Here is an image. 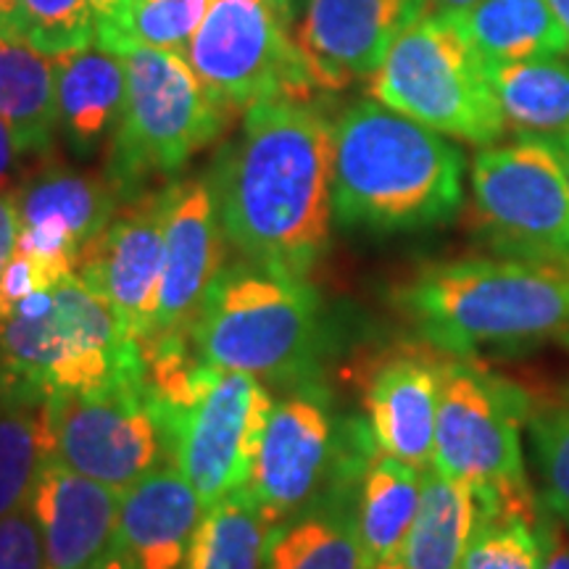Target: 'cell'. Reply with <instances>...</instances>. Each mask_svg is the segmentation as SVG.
I'll list each match as a JSON object with an SVG mask.
<instances>
[{
	"mask_svg": "<svg viewBox=\"0 0 569 569\" xmlns=\"http://www.w3.org/2000/svg\"><path fill=\"white\" fill-rule=\"evenodd\" d=\"M332 124L311 101L280 98L246 111L209 167L219 222L256 267L306 277L330 246Z\"/></svg>",
	"mask_w": 569,
	"mask_h": 569,
	"instance_id": "cell-1",
	"label": "cell"
},
{
	"mask_svg": "<svg viewBox=\"0 0 569 569\" xmlns=\"http://www.w3.org/2000/svg\"><path fill=\"white\" fill-rule=\"evenodd\" d=\"M465 201V153L380 101L332 124V213L340 227L409 232L443 224Z\"/></svg>",
	"mask_w": 569,
	"mask_h": 569,
	"instance_id": "cell-2",
	"label": "cell"
},
{
	"mask_svg": "<svg viewBox=\"0 0 569 569\" xmlns=\"http://www.w3.org/2000/svg\"><path fill=\"white\" fill-rule=\"evenodd\" d=\"M396 306L436 351L472 359L482 351L569 346V269L522 259H459L417 272Z\"/></svg>",
	"mask_w": 569,
	"mask_h": 569,
	"instance_id": "cell-3",
	"label": "cell"
},
{
	"mask_svg": "<svg viewBox=\"0 0 569 569\" xmlns=\"http://www.w3.org/2000/svg\"><path fill=\"white\" fill-rule=\"evenodd\" d=\"M146 377L169 461L206 507L248 488L274 403L264 382L234 369L203 365L180 348L156 353Z\"/></svg>",
	"mask_w": 569,
	"mask_h": 569,
	"instance_id": "cell-4",
	"label": "cell"
},
{
	"mask_svg": "<svg viewBox=\"0 0 569 569\" xmlns=\"http://www.w3.org/2000/svg\"><path fill=\"white\" fill-rule=\"evenodd\" d=\"M146 377L142 351L80 274L27 296L0 319V390L48 398Z\"/></svg>",
	"mask_w": 569,
	"mask_h": 569,
	"instance_id": "cell-5",
	"label": "cell"
},
{
	"mask_svg": "<svg viewBox=\"0 0 569 569\" xmlns=\"http://www.w3.org/2000/svg\"><path fill=\"white\" fill-rule=\"evenodd\" d=\"M188 340L203 365L309 382L325 340L322 298L303 277L240 261L211 282Z\"/></svg>",
	"mask_w": 569,
	"mask_h": 569,
	"instance_id": "cell-6",
	"label": "cell"
},
{
	"mask_svg": "<svg viewBox=\"0 0 569 569\" xmlns=\"http://www.w3.org/2000/svg\"><path fill=\"white\" fill-rule=\"evenodd\" d=\"M127 96L111 132L106 180L122 201L146 193L153 177L180 172L222 134L230 111L213 101L188 59L167 48L127 46Z\"/></svg>",
	"mask_w": 569,
	"mask_h": 569,
	"instance_id": "cell-7",
	"label": "cell"
},
{
	"mask_svg": "<svg viewBox=\"0 0 569 569\" xmlns=\"http://www.w3.org/2000/svg\"><path fill=\"white\" fill-rule=\"evenodd\" d=\"M375 101L446 138L493 146L507 130L488 61L451 13L427 11L407 27L372 77Z\"/></svg>",
	"mask_w": 569,
	"mask_h": 569,
	"instance_id": "cell-8",
	"label": "cell"
},
{
	"mask_svg": "<svg viewBox=\"0 0 569 569\" xmlns=\"http://www.w3.org/2000/svg\"><path fill=\"white\" fill-rule=\"evenodd\" d=\"M377 446L369 425L338 427L315 382L272 403L248 488L274 525L351 503Z\"/></svg>",
	"mask_w": 569,
	"mask_h": 569,
	"instance_id": "cell-9",
	"label": "cell"
},
{
	"mask_svg": "<svg viewBox=\"0 0 569 569\" xmlns=\"http://www.w3.org/2000/svg\"><path fill=\"white\" fill-rule=\"evenodd\" d=\"M528 396L472 359H443L432 467L480 496L482 515L538 511L525 478Z\"/></svg>",
	"mask_w": 569,
	"mask_h": 569,
	"instance_id": "cell-10",
	"label": "cell"
},
{
	"mask_svg": "<svg viewBox=\"0 0 569 569\" xmlns=\"http://www.w3.org/2000/svg\"><path fill=\"white\" fill-rule=\"evenodd\" d=\"M475 222L509 259L569 269V182L549 140L519 134L472 161Z\"/></svg>",
	"mask_w": 569,
	"mask_h": 569,
	"instance_id": "cell-11",
	"label": "cell"
},
{
	"mask_svg": "<svg viewBox=\"0 0 569 569\" xmlns=\"http://www.w3.org/2000/svg\"><path fill=\"white\" fill-rule=\"evenodd\" d=\"M290 24L269 0H211L182 56L227 111L280 98L311 101L317 82Z\"/></svg>",
	"mask_w": 569,
	"mask_h": 569,
	"instance_id": "cell-12",
	"label": "cell"
},
{
	"mask_svg": "<svg viewBox=\"0 0 569 569\" xmlns=\"http://www.w3.org/2000/svg\"><path fill=\"white\" fill-rule=\"evenodd\" d=\"M48 425L56 459L119 493L169 459L146 377L48 396Z\"/></svg>",
	"mask_w": 569,
	"mask_h": 569,
	"instance_id": "cell-13",
	"label": "cell"
},
{
	"mask_svg": "<svg viewBox=\"0 0 569 569\" xmlns=\"http://www.w3.org/2000/svg\"><path fill=\"white\" fill-rule=\"evenodd\" d=\"M167 248V188L140 193L92 240L77 274L111 306L138 346L151 338Z\"/></svg>",
	"mask_w": 569,
	"mask_h": 569,
	"instance_id": "cell-14",
	"label": "cell"
},
{
	"mask_svg": "<svg viewBox=\"0 0 569 569\" xmlns=\"http://www.w3.org/2000/svg\"><path fill=\"white\" fill-rule=\"evenodd\" d=\"M13 193L21 219L17 251L40 259L59 277L77 274L82 253L124 203L106 174H84L56 161L32 172Z\"/></svg>",
	"mask_w": 569,
	"mask_h": 569,
	"instance_id": "cell-15",
	"label": "cell"
},
{
	"mask_svg": "<svg viewBox=\"0 0 569 569\" xmlns=\"http://www.w3.org/2000/svg\"><path fill=\"white\" fill-rule=\"evenodd\" d=\"M296 40L317 90H343L382 67L390 46L430 0H301Z\"/></svg>",
	"mask_w": 569,
	"mask_h": 569,
	"instance_id": "cell-16",
	"label": "cell"
},
{
	"mask_svg": "<svg viewBox=\"0 0 569 569\" xmlns=\"http://www.w3.org/2000/svg\"><path fill=\"white\" fill-rule=\"evenodd\" d=\"M224 230L209 177L167 184V248L151 338L188 336L211 282L222 272Z\"/></svg>",
	"mask_w": 569,
	"mask_h": 569,
	"instance_id": "cell-17",
	"label": "cell"
},
{
	"mask_svg": "<svg viewBox=\"0 0 569 569\" xmlns=\"http://www.w3.org/2000/svg\"><path fill=\"white\" fill-rule=\"evenodd\" d=\"M443 359L427 351H396L369 375L365 407L377 451L403 465L432 467Z\"/></svg>",
	"mask_w": 569,
	"mask_h": 569,
	"instance_id": "cell-18",
	"label": "cell"
},
{
	"mask_svg": "<svg viewBox=\"0 0 569 569\" xmlns=\"http://www.w3.org/2000/svg\"><path fill=\"white\" fill-rule=\"evenodd\" d=\"M122 493L51 457L34 480L30 509L46 546V569H80L113 546Z\"/></svg>",
	"mask_w": 569,
	"mask_h": 569,
	"instance_id": "cell-19",
	"label": "cell"
},
{
	"mask_svg": "<svg viewBox=\"0 0 569 569\" xmlns=\"http://www.w3.org/2000/svg\"><path fill=\"white\" fill-rule=\"evenodd\" d=\"M206 503L172 461L122 490L117 549L134 569H184Z\"/></svg>",
	"mask_w": 569,
	"mask_h": 569,
	"instance_id": "cell-20",
	"label": "cell"
},
{
	"mask_svg": "<svg viewBox=\"0 0 569 569\" xmlns=\"http://www.w3.org/2000/svg\"><path fill=\"white\" fill-rule=\"evenodd\" d=\"M127 96V67L101 46L56 56V113L59 132L80 156L96 153L113 132Z\"/></svg>",
	"mask_w": 569,
	"mask_h": 569,
	"instance_id": "cell-21",
	"label": "cell"
},
{
	"mask_svg": "<svg viewBox=\"0 0 569 569\" xmlns=\"http://www.w3.org/2000/svg\"><path fill=\"white\" fill-rule=\"evenodd\" d=\"M422 472L382 451L367 461L353 501L367 569H403V551L422 498Z\"/></svg>",
	"mask_w": 569,
	"mask_h": 569,
	"instance_id": "cell-22",
	"label": "cell"
},
{
	"mask_svg": "<svg viewBox=\"0 0 569 569\" xmlns=\"http://www.w3.org/2000/svg\"><path fill=\"white\" fill-rule=\"evenodd\" d=\"M480 522V496L438 467H427L422 498L403 551V569H459Z\"/></svg>",
	"mask_w": 569,
	"mask_h": 569,
	"instance_id": "cell-23",
	"label": "cell"
},
{
	"mask_svg": "<svg viewBox=\"0 0 569 569\" xmlns=\"http://www.w3.org/2000/svg\"><path fill=\"white\" fill-rule=\"evenodd\" d=\"M0 119L17 132L27 156L53 151L59 132L56 56L6 34H0Z\"/></svg>",
	"mask_w": 569,
	"mask_h": 569,
	"instance_id": "cell-24",
	"label": "cell"
},
{
	"mask_svg": "<svg viewBox=\"0 0 569 569\" xmlns=\"http://www.w3.org/2000/svg\"><path fill=\"white\" fill-rule=\"evenodd\" d=\"M503 122L519 134L559 140L569 134V56L488 63Z\"/></svg>",
	"mask_w": 569,
	"mask_h": 569,
	"instance_id": "cell-25",
	"label": "cell"
},
{
	"mask_svg": "<svg viewBox=\"0 0 569 569\" xmlns=\"http://www.w3.org/2000/svg\"><path fill=\"white\" fill-rule=\"evenodd\" d=\"M451 17L488 63L569 56L549 0H478L472 9Z\"/></svg>",
	"mask_w": 569,
	"mask_h": 569,
	"instance_id": "cell-26",
	"label": "cell"
},
{
	"mask_svg": "<svg viewBox=\"0 0 569 569\" xmlns=\"http://www.w3.org/2000/svg\"><path fill=\"white\" fill-rule=\"evenodd\" d=\"M274 528L251 488L234 490L206 507L184 569H264Z\"/></svg>",
	"mask_w": 569,
	"mask_h": 569,
	"instance_id": "cell-27",
	"label": "cell"
},
{
	"mask_svg": "<svg viewBox=\"0 0 569 569\" xmlns=\"http://www.w3.org/2000/svg\"><path fill=\"white\" fill-rule=\"evenodd\" d=\"M353 501L306 511L277 525L267 546L264 569H367Z\"/></svg>",
	"mask_w": 569,
	"mask_h": 569,
	"instance_id": "cell-28",
	"label": "cell"
},
{
	"mask_svg": "<svg viewBox=\"0 0 569 569\" xmlns=\"http://www.w3.org/2000/svg\"><path fill=\"white\" fill-rule=\"evenodd\" d=\"M51 457L48 398L0 390V519L30 503L34 480Z\"/></svg>",
	"mask_w": 569,
	"mask_h": 569,
	"instance_id": "cell-29",
	"label": "cell"
},
{
	"mask_svg": "<svg viewBox=\"0 0 569 569\" xmlns=\"http://www.w3.org/2000/svg\"><path fill=\"white\" fill-rule=\"evenodd\" d=\"M551 517L540 511H496L469 540L459 569H543Z\"/></svg>",
	"mask_w": 569,
	"mask_h": 569,
	"instance_id": "cell-30",
	"label": "cell"
},
{
	"mask_svg": "<svg viewBox=\"0 0 569 569\" xmlns=\"http://www.w3.org/2000/svg\"><path fill=\"white\" fill-rule=\"evenodd\" d=\"M209 6L211 0H130L117 53H122L127 46L184 53Z\"/></svg>",
	"mask_w": 569,
	"mask_h": 569,
	"instance_id": "cell-31",
	"label": "cell"
},
{
	"mask_svg": "<svg viewBox=\"0 0 569 569\" xmlns=\"http://www.w3.org/2000/svg\"><path fill=\"white\" fill-rule=\"evenodd\" d=\"M24 40L48 56L96 46V13L90 0H21Z\"/></svg>",
	"mask_w": 569,
	"mask_h": 569,
	"instance_id": "cell-32",
	"label": "cell"
},
{
	"mask_svg": "<svg viewBox=\"0 0 569 569\" xmlns=\"http://www.w3.org/2000/svg\"><path fill=\"white\" fill-rule=\"evenodd\" d=\"M530 446L543 480L546 515L569 530V407L530 417Z\"/></svg>",
	"mask_w": 569,
	"mask_h": 569,
	"instance_id": "cell-33",
	"label": "cell"
},
{
	"mask_svg": "<svg viewBox=\"0 0 569 569\" xmlns=\"http://www.w3.org/2000/svg\"><path fill=\"white\" fill-rule=\"evenodd\" d=\"M0 569H46V546L30 503L0 519Z\"/></svg>",
	"mask_w": 569,
	"mask_h": 569,
	"instance_id": "cell-34",
	"label": "cell"
},
{
	"mask_svg": "<svg viewBox=\"0 0 569 569\" xmlns=\"http://www.w3.org/2000/svg\"><path fill=\"white\" fill-rule=\"evenodd\" d=\"M127 3L130 0H90L92 13H96V46H101L103 51L117 53L122 42Z\"/></svg>",
	"mask_w": 569,
	"mask_h": 569,
	"instance_id": "cell-35",
	"label": "cell"
},
{
	"mask_svg": "<svg viewBox=\"0 0 569 569\" xmlns=\"http://www.w3.org/2000/svg\"><path fill=\"white\" fill-rule=\"evenodd\" d=\"M21 232V219H19V206L17 193H0V274H3L6 264L11 261V256L17 253Z\"/></svg>",
	"mask_w": 569,
	"mask_h": 569,
	"instance_id": "cell-36",
	"label": "cell"
},
{
	"mask_svg": "<svg viewBox=\"0 0 569 569\" xmlns=\"http://www.w3.org/2000/svg\"><path fill=\"white\" fill-rule=\"evenodd\" d=\"M24 148L17 138V132L0 119V193H11L17 190V172L19 163L24 159Z\"/></svg>",
	"mask_w": 569,
	"mask_h": 569,
	"instance_id": "cell-37",
	"label": "cell"
},
{
	"mask_svg": "<svg viewBox=\"0 0 569 569\" xmlns=\"http://www.w3.org/2000/svg\"><path fill=\"white\" fill-rule=\"evenodd\" d=\"M0 34L24 40V6H21V0H0Z\"/></svg>",
	"mask_w": 569,
	"mask_h": 569,
	"instance_id": "cell-38",
	"label": "cell"
},
{
	"mask_svg": "<svg viewBox=\"0 0 569 569\" xmlns=\"http://www.w3.org/2000/svg\"><path fill=\"white\" fill-rule=\"evenodd\" d=\"M543 569H569V532H565L561 525H553V519H551L549 553H546Z\"/></svg>",
	"mask_w": 569,
	"mask_h": 569,
	"instance_id": "cell-39",
	"label": "cell"
},
{
	"mask_svg": "<svg viewBox=\"0 0 569 569\" xmlns=\"http://www.w3.org/2000/svg\"><path fill=\"white\" fill-rule=\"evenodd\" d=\"M80 569H134V565L117 549V543H113L103 557H98L96 561H90V565H84Z\"/></svg>",
	"mask_w": 569,
	"mask_h": 569,
	"instance_id": "cell-40",
	"label": "cell"
},
{
	"mask_svg": "<svg viewBox=\"0 0 569 569\" xmlns=\"http://www.w3.org/2000/svg\"><path fill=\"white\" fill-rule=\"evenodd\" d=\"M475 3H478V0H430V11H440V13H461V11L472 9Z\"/></svg>",
	"mask_w": 569,
	"mask_h": 569,
	"instance_id": "cell-41",
	"label": "cell"
},
{
	"mask_svg": "<svg viewBox=\"0 0 569 569\" xmlns=\"http://www.w3.org/2000/svg\"><path fill=\"white\" fill-rule=\"evenodd\" d=\"M553 17H557L561 32H565V38L569 42V0H549Z\"/></svg>",
	"mask_w": 569,
	"mask_h": 569,
	"instance_id": "cell-42",
	"label": "cell"
},
{
	"mask_svg": "<svg viewBox=\"0 0 569 569\" xmlns=\"http://www.w3.org/2000/svg\"><path fill=\"white\" fill-rule=\"evenodd\" d=\"M551 148H553V151H557L559 161H561V169H565L567 182H569V134H567V138L551 140Z\"/></svg>",
	"mask_w": 569,
	"mask_h": 569,
	"instance_id": "cell-43",
	"label": "cell"
},
{
	"mask_svg": "<svg viewBox=\"0 0 569 569\" xmlns=\"http://www.w3.org/2000/svg\"><path fill=\"white\" fill-rule=\"evenodd\" d=\"M269 3H274L277 9H280V11L284 13V17L296 21V9H293V6H290V0H269Z\"/></svg>",
	"mask_w": 569,
	"mask_h": 569,
	"instance_id": "cell-44",
	"label": "cell"
},
{
	"mask_svg": "<svg viewBox=\"0 0 569 569\" xmlns=\"http://www.w3.org/2000/svg\"><path fill=\"white\" fill-rule=\"evenodd\" d=\"M298 3H301V0H290V6H293L296 13H298Z\"/></svg>",
	"mask_w": 569,
	"mask_h": 569,
	"instance_id": "cell-45",
	"label": "cell"
}]
</instances>
